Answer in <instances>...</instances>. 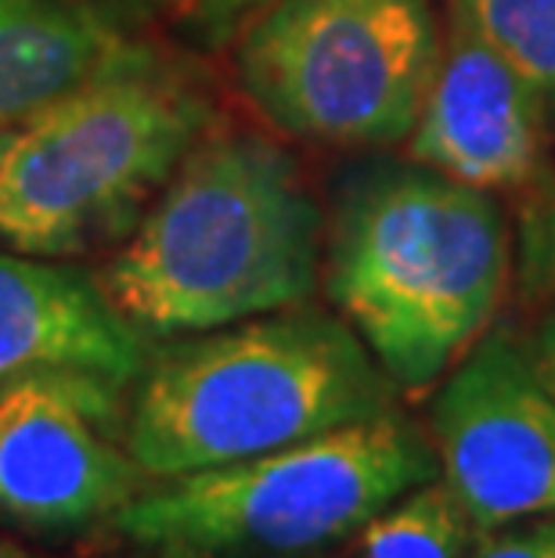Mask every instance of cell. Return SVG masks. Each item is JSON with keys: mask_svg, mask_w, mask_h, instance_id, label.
Returning a JSON list of instances; mask_svg holds the SVG:
<instances>
[{"mask_svg": "<svg viewBox=\"0 0 555 558\" xmlns=\"http://www.w3.org/2000/svg\"><path fill=\"white\" fill-rule=\"evenodd\" d=\"M322 213L286 148L198 141L98 275L148 339L195 336L311 300Z\"/></svg>", "mask_w": 555, "mask_h": 558, "instance_id": "obj_1", "label": "cell"}, {"mask_svg": "<svg viewBox=\"0 0 555 558\" xmlns=\"http://www.w3.org/2000/svg\"><path fill=\"white\" fill-rule=\"evenodd\" d=\"M394 397L347 320L289 306L152 350L123 439L152 480H177L379 418Z\"/></svg>", "mask_w": 555, "mask_h": 558, "instance_id": "obj_2", "label": "cell"}, {"mask_svg": "<svg viewBox=\"0 0 555 558\" xmlns=\"http://www.w3.org/2000/svg\"><path fill=\"white\" fill-rule=\"evenodd\" d=\"M509 231L487 192L430 166H372L339 198L328 295L405 393H426L487 336Z\"/></svg>", "mask_w": 555, "mask_h": 558, "instance_id": "obj_3", "label": "cell"}, {"mask_svg": "<svg viewBox=\"0 0 555 558\" xmlns=\"http://www.w3.org/2000/svg\"><path fill=\"white\" fill-rule=\"evenodd\" d=\"M206 126L195 83L130 40L80 87L0 130V242L73 256L126 239Z\"/></svg>", "mask_w": 555, "mask_h": 558, "instance_id": "obj_4", "label": "cell"}, {"mask_svg": "<svg viewBox=\"0 0 555 558\" xmlns=\"http://www.w3.org/2000/svg\"><path fill=\"white\" fill-rule=\"evenodd\" d=\"M436 476L430 439L386 411L234 465L152 480L109 526L159 558H297L328 551Z\"/></svg>", "mask_w": 555, "mask_h": 558, "instance_id": "obj_5", "label": "cell"}, {"mask_svg": "<svg viewBox=\"0 0 555 558\" xmlns=\"http://www.w3.org/2000/svg\"><path fill=\"white\" fill-rule=\"evenodd\" d=\"M441 51L433 0H275L239 44V80L281 134L397 145Z\"/></svg>", "mask_w": 555, "mask_h": 558, "instance_id": "obj_6", "label": "cell"}, {"mask_svg": "<svg viewBox=\"0 0 555 558\" xmlns=\"http://www.w3.org/2000/svg\"><path fill=\"white\" fill-rule=\"evenodd\" d=\"M433 450L480 533L555 515V393L509 336H480L441 378Z\"/></svg>", "mask_w": 555, "mask_h": 558, "instance_id": "obj_7", "label": "cell"}, {"mask_svg": "<svg viewBox=\"0 0 555 558\" xmlns=\"http://www.w3.org/2000/svg\"><path fill=\"white\" fill-rule=\"evenodd\" d=\"M126 397L87 378L0 389V515L29 533L109 522L152 476L123 439Z\"/></svg>", "mask_w": 555, "mask_h": 558, "instance_id": "obj_8", "label": "cell"}, {"mask_svg": "<svg viewBox=\"0 0 555 558\" xmlns=\"http://www.w3.org/2000/svg\"><path fill=\"white\" fill-rule=\"evenodd\" d=\"M548 130L538 90L498 51L451 22L408 134L411 162L480 192H498L534 177Z\"/></svg>", "mask_w": 555, "mask_h": 558, "instance_id": "obj_9", "label": "cell"}, {"mask_svg": "<svg viewBox=\"0 0 555 558\" xmlns=\"http://www.w3.org/2000/svg\"><path fill=\"white\" fill-rule=\"evenodd\" d=\"M152 350L98 278L0 253V389L22 378H87L130 397Z\"/></svg>", "mask_w": 555, "mask_h": 558, "instance_id": "obj_10", "label": "cell"}, {"mask_svg": "<svg viewBox=\"0 0 555 558\" xmlns=\"http://www.w3.org/2000/svg\"><path fill=\"white\" fill-rule=\"evenodd\" d=\"M126 44L101 0H0V130L80 87Z\"/></svg>", "mask_w": 555, "mask_h": 558, "instance_id": "obj_11", "label": "cell"}, {"mask_svg": "<svg viewBox=\"0 0 555 558\" xmlns=\"http://www.w3.org/2000/svg\"><path fill=\"white\" fill-rule=\"evenodd\" d=\"M480 530L472 526L451 490L433 480L415 486L347 541L333 544L325 558H469Z\"/></svg>", "mask_w": 555, "mask_h": 558, "instance_id": "obj_12", "label": "cell"}, {"mask_svg": "<svg viewBox=\"0 0 555 558\" xmlns=\"http://www.w3.org/2000/svg\"><path fill=\"white\" fill-rule=\"evenodd\" d=\"M447 15L498 51L545 101L555 126V0H444Z\"/></svg>", "mask_w": 555, "mask_h": 558, "instance_id": "obj_13", "label": "cell"}, {"mask_svg": "<svg viewBox=\"0 0 555 558\" xmlns=\"http://www.w3.org/2000/svg\"><path fill=\"white\" fill-rule=\"evenodd\" d=\"M469 558H555V515L527 519V526H502L472 544Z\"/></svg>", "mask_w": 555, "mask_h": 558, "instance_id": "obj_14", "label": "cell"}, {"mask_svg": "<svg viewBox=\"0 0 555 558\" xmlns=\"http://www.w3.org/2000/svg\"><path fill=\"white\" fill-rule=\"evenodd\" d=\"M275 0H177V8L188 11L195 22H203L206 29H228L231 22H239L253 11L270 8Z\"/></svg>", "mask_w": 555, "mask_h": 558, "instance_id": "obj_15", "label": "cell"}, {"mask_svg": "<svg viewBox=\"0 0 555 558\" xmlns=\"http://www.w3.org/2000/svg\"><path fill=\"white\" fill-rule=\"evenodd\" d=\"M534 361H538L541 375H545V383L552 386V393H555V320H552L545 331H541Z\"/></svg>", "mask_w": 555, "mask_h": 558, "instance_id": "obj_16", "label": "cell"}, {"mask_svg": "<svg viewBox=\"0 0 555 558\" xmlns=\"http://www.w3.org/2000/svg\"><path fill=\"white\" fill-rule=\"evenodd\" d=\"M0 558H29V555L22 551L19 544H11V541H4V537H0Z\"/></svg>", "mask_w": 555, "mask_h": 558, "instance_id": "obj_17", "label": "cell"}]
</instances>
